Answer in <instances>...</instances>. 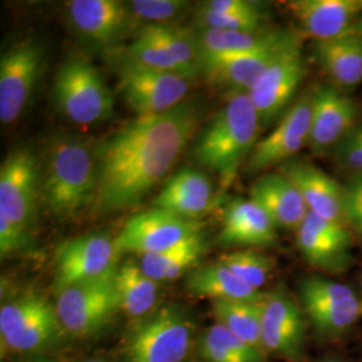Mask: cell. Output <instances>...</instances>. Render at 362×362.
I'll list each match as a JSON object with an SVG mask.
<instances>
[{
    "mask_svg": "<svg viewBox=\"0 0 362 362\" xmlns=\"http://www.w3.org/2000/svg\"><path fill=\"white\" fill-rule=\"evenodd\" d=\"M40 196L58 218H73L95 203L97 164L90 145L73 137H61L52 144L40 180Z\"/></svg>",
    "mask_w": 362,
    "mask_h": 362,
    "instance_id": "obj_3",
    "label": "cell"
},
{
    "mask_svg": "<svg viewBox=\"0 0 362 362\" xmlns=\"http://www.w3.org/2000/svg\"><path fill=\"white\" fill-rule=\"evenodd\" d=\"M311 97L309 145L315 155H325L336 149L338 144L357 127L358 109L349 95L332 85L318 86Z\"/></svg>",
    "mask_w": 362,
    "mask_h": 362,
    "instance_id": "obj_18",
    "label": "cell"
},
{
    "mask_svg": "<svg viewBox=\"0 0 362 362\" xmlns=\"http://www.w3.org/2000/svg\"><path fill=\"white\" fill-rule=\"evenodd\" d=\"M116 272L57 290L55 310L66 333L81 338L93 336L121 310Z\"/></svg>",
    "mask_w": 362,
    "mask_h": 362,
    "instance_id": "obj_6",
    "label": "cell"
},
{
    "mask_svg": "<svg viewBox=\"0 0 362 362\" xmlns=\"http://www.w3.org/2000/svg\"><path fill=\"white\" fill-rule=\"evenodd\" d=\"M34 362H49V361H43V360H39V361H34Z\"/></svg>",
    "mask_w": 362,
    "mask_h": 362,
    "instance_id": "obj_46",
    "label": "cell"
},
{
    "mask_svg": "<svg viewBox=\"0 0 362 362\" xmlns=\"http://www.w3.org/2000/svg\"><path fill=\"white\" fill-rule=\"evenodd\" d=\"M40 179L35 156L15 149L0 167V215L30 231L35 220Z\"/></svg>",
    "mask_w": 362,
    "mask_h": 362,
    "instance_id": "obj_12",
    "label": "cell"
},
{
    "mask_svg": "<svg viewBox=\"0 0 362 362\" xmlns=\"http://www.w3.org/2000/svg\"><path fill=\"white\" fill-rule=\"evenodd\" d=\"M317 61L336 85L351 89L362 82V39L356 27L314 46Z\"/></svg>",
    "mask_w": 362,
    "mask_h": 362,
    "instance_id": "obj_25",
    "label": "cell"
},
{
    "mask_svg": "<svg viewBox=\"0 0 362 362\" xmlns=\"http://www.w3.org/2000/svg\"><path fill=\"white\" fill-rule=\"evenodd\" d=\"M200 6L211 11L221 13H252L264 11L262 3L251 0H211Z\"/></svg>",
    "mask_w": 362,
    "mask_h": 362,
    "instance_id": "obj_42",
    "label": "cell"
},
{
    "mask_svg": "<svg viewBox=\"0 0 362 362\" xmlns=\"http://www.w3.org/2000/svg\"><path fill=\"white\" fill-rule=\"evenodd\" d=\"M299 294L315 333L325 339L345 336L362 315V302L354 290L324 276L303 279Z\"/></svg>",
    "mask_w": 362,
    "mask_h": 362,
    "instance_id": "obj_8",
    "label": "cell"
},
{
    "mask_svg": "<svg viewBox=\"0 0 362 362\" xmlns=\"http://www.w3.org/2000/svg\"><path fill=\"white\" fill-rule=\"evenodd\" d=\"M260 311L264 351L288 361H298L302 356L306 336L303 309L285 288L279 287L264 294Z\"/></svg>",
    "mask_w": 362,
    "mask_h": 362,
    "instance_id": "obj_13",
    "label": "cell"
},
{
    "mask_svg": "<svg viewBox=\"0 0 362 362\" xmlns=\"http://www.w3.org/2000/svg\"><path fill=\"white\" fill-rule=\"evenodd\" d=\"M115 239L89 233L67 240L55 252V288L104 276L118 267Z\"/></svg>",
    "mask_w": 362,
    "mask_h": 362,
    "instance_id": "obj_14",
    "label": "cell"
},
{
    "mask_svg": "<svg viewBox=\"0 0 362 362\" xmlns=\"http://www.w3.org/2000/svg\"><path fill=\"white\" fill-rule=\"evenodd\" d=\"M297 34L284 31L258 50L223 58L200 59V71L212 86L235 93H247L272 62L298 42Z\"/></svg>",
    "mask_w": 362,
    "mask_h": 362,
    "instance_id": "obj_11",
    "label": "cell"
},
{
    "mask_svg": "<svg viewBox=\"0 0 362 362\" xmlns=\"http://www.w3.org/2000/svg\"><path fill=\"white\" fill-rule=\"evenodd\" d=\"M50 308H52V305L39 296H26L3 305L0 309L1 339L11 336Z\"/></svg>",
    "mask_w": 362,
    "mask_h": 362,
    "instance_id": "obj_36",
    "label": "cell"
},
{
    "mask_svg": "<svg viewBox=\"0 0 362 362\" xmlns=\"http://www.w3.org/2000/svg\"><path fill=\"white\" fill-rule=\"evenodd\" d=\"M276 226L251 199L233 197L223 209L221 246L269 247L276 243Z\"/></svg>",
    "mask_w": 362,
    "mask_h": 362,
    "instance_id": "obj_22",
    "label": "cell"
},
{
    "mask_svg": "<svg viewBox=\"0 0 362 362\" xmlns=\"http://www.w3.org/2000/svg\"><path fill=\"white\" fill-rule=\"evenodd\" d=\"M203 223L185 219L168 211L152 208L132 216L118 233L115 243L119 254L149 255L170 250L202 235Z\"/></svg>",
    "mask_w": 362,
    "mask_h": 362,
    "instance_id": "obj_9",
    "label": "cell"
},
{
    "mask_svg": "<svg viewBox=\"0 0 362 362\" xmlns=\"http://www.w3.org/2000/svg\"><path fill=\"white\" fill-rule=\"evenodd\" d=\"M189 81L139 65L127 55L118 65V90L136 118L164 115L182 104Z\"/></svg>",
    "mask_w": 362,
    "mask_h": 362,
    "instance_id": "obj_7",
    "label": "cell"
},
{
    "mask_svg": "<svg viewBox=\"0 0 362 362\" xmlns=\"http://www.w3.org/2000/svg\"><path fill=\"white\" fill-rule=\"evenodd\" d=\"M287 6L305 34L317 42L346 34L362 15V0H294Z\"/></svg>",
    "mask_w": 362,
    "mask_h": 362,
    "instance_id": "obj_20",
    "label": "cell"
},
{
    "mask_svg": "<svg viewBox=\"0 0 362 362\" xmlns=\"http://www.w3.org/2000/svg\"><path fill=\"white\" fill-rule=\"evenodd\" d=\"M182 0H133L128 4L132 18L148 22L149 25H168L187 7Z\"/></svg>",
    "mask_w": 362,
    "mask_h": 362,
    "instance_id": "obj_38",
    "label": "cell"
},
{
    "mask_svg": "<svg viewBox=\"0 0 362 362\" xmlns=\"http://www.w3.org/2000/svg\"><path fill=\"white\" fill-rule=\"evenodd\" d=\"M116 287L119 308L133 318H144L155 311L160 284L148 276L140 264L125 262L116 272Z\"/></svg>",
    "mask_w": 362,
    "mask_h": 362,
    "instance_id": "obj_27",
    "label": "cell"
},
{
    "mask_svg": "<svg viewBox=\"0 0 362 362\" xmlns=\"http://www.w3.org/2000/svg\"><path fill=\"white\" fill-rule=\"evenodd\" d=\"M66 7L78 33L98 46L117 43L132 21L128 4L118 0H71Z\"/></svg>",
    "mask_w": 362,
    "mask_h": 362,
    "instance_id": "obj_19",
    "label": "cell"
},
{
    "mask_svg": "<svg viewBox=\"0 0 362 362\" xmlns=\"http://www.w3.org/2000/svg\"><path fill=\"white\" fill-rule=\"evenodd\" d=\"M334 152L342 167L353 170V173H362V124L338 144Z\"/></svg>",
    "mask_w": 362,
    "mask_h": 362,
    "instance_id": "obj_40",
    "label": "cell"
},
{
    "mask_svg": "<svg viewBox=\"0 0 362 362\" xmlns=\"http://www.w3.org/2000/svg\"><path fill=\"white\" fill-rule=\"evenodd\" d=\"M297 246L308 263L321 272L341 274L353 264V235L341 221L309 212L297 231Z\"/></svg>",
    "mask_w": 362,
    "mask_h": 362,
    "instance_id": "obj_17",
    "label": "cell"
},
{
    "mask_svg": "<svg viewBox=\"0 0 362 362\" xmlns=\"http://www.w3.org/2000/svg\"><path fill=\"white\" fill-rule=\"evenodd\" d=\"M54 97L61 113L81 127L112 116L115 100L98 69L88 59H67L57 73Z\"/></svg>",
    "mask_w": 362,
    "mask_h": 362,
    "instance_id": "obj_5",
    "label": "cell"
},
{
    "mask_svg": "<svg viewBox=\"0 0 362 362\" xmlns=\"http://www.w3.org/2000/svg\"><path fill=\"white\" fill-rule=\"evenodd\" d=\"M317 362H346L345 360H341V358H333V357H329V358H325V360H320Z\"/></svg>",
    "mask_w": 362,
    "mask_h": 362,
    "instance_id": "obj_43",
    "label": "cell"
},
{
    "mask_svg": "<svg viewBox=\"0 0 362 362\" xmlns=\"http://www.w3.org/2000/svg\"><path fill=\"white\" fill-rule=\"evenodd\" d=\"M199 351L207 362H266L264 351L248 345L219 324L203 333Z\"/></svg>",
    "mask_w": 362,
    "mask_h": 362,
    "instance_id": "obj_31",
    "label": "cell"
},
{
    "mask_svg": "<svg viewBox=\"0 0 362 362\" xmlns=\"http://www.w3.org/2000/svg\"><path fill=\"white\" fill-rule=\"evenodd\" d=\"M187 287L196 297L214 300L260 303L266 294L245 284L220 262L194 269L187 279Z\"/></svg>",
    "mask_w": 362,
    "mask_h": 362,
    "instance_id": "obj_26",
    "label": "cell"
},
{
    "mask_svg": "<svg viewBox=\"0 0 362 362\" xmlns=\"http://www.w3.org/2000/svg\"><path fill=\"white\" fill-rule=\"evenodd\" d=\"M219 262L255 290L267 284L275 263L274 259L254 250H242L226 254L220 257Z\"/></svg>",
    "mask_w": 362,
    "mask_h": 362,
    "instance_id": "obj_34",
    "label": "cell"
},
{
    "mask_svg": "<svg viewBox=\"0 0 362 362\" xmlns=\"http://www.w3.org/2000/svg\"><path fill=\"white\" fill-rule=\"evenodd\" d=\"M264 11L252 13H221L199 7L197 21L202 30H223V31H242L259 33L263 31Z\"/></svg>",
    "mask_w": 362,
    "mask_h": 362,
    "instance_id": "obj_37",
    "label": "cell"
},
{
    "mask_svg": "<svg viewBox=\"0 0 362 362\" xmlns=\"http://www.w3.org/2000/svg\"><path fill=\"white\" fill-rule=\"evenodd\" d=\"M260 129L258 112L250 95L235 93L202 130L194 157L219 176L223 191L233 184L243 161L254 151Z\"/></svg>",
    "mask_w": 362,
    "mask_h": 362,
    "instance_id": "obj_2",
    "label": "cell"
},
{
    "mask_svg": "<svg viewBox=\"0 0 362 362\" xmlns=\"http://www.w3.org/2000/svg\"><path fill=\"white\" fill-rule=\"evenodd\" d=\"M215 200V191L207 176L197 169L184 168L169 179L156 196L153 206L185 219L199 220L211 211Z\"/></svg>",
    "mask_w": 362,
    "mask_h": 362,
    "instance_id": "obj_24",
    "label": "cell"
},
{
    "mask_svg": "<svg viewBox=\"0 0 362 362\" xmlns=\"http://www.w3.org/2000/svg\"><path fill=\"white\" fill-rule=\"evenodd\" d=\"M356 31L358 33V35H360L362 39V18L357 22V25H356Z\"/></svg>",
    "mask_w": 362,
    "mask_h": 362,
    "instance_id": "obj_44",
    "label": "cell"
},
{
    "mask_svg": "<svg viewBox=\"0 0 362 362\" xmlns=\"http://www.w3.org/2000/svg\"><path fill=\"white\" fill-rule=\"evenodd\" d=\"M279 31H223V30H202L196 34L199 49V64L204 58L233 57L258 50L278 37Z\"/></svg>",
    "mask_w": 362,
    "mask_h": 362,
    "instance_id": "obj_29",
    "label": "cell"
},
{
    "mask_svg": "<svg viewBox=\"0 0 362 362\" xmlns=\"http://www.w3.org/2000/svg\"><path fill=\"white\" fill-rule=\"evenodd\" d=\"M204 252L206 243L203 236L197 235L167 251L143 255L140 259V267L158 284L175 281L196 267Z\"/></svg>",
    "mask_w": 362,
    "mask_h": 362,
    "instance_id": "obj_28",
    "label": "cell"
},
{
    "mask_svg": "<svg viewBox=\"0 0 362 362\" xmlns=\"http://www.w3.org/2000/svg\"><path fill=\"white\" fill-rule=\"evenodd\" d=\"M78 362H107V361H104V360H97V358H89V360H83V361H78Z\"/></svg>",
    "mask_w": 362,
    "mask_h": 362,
    "instance_id": "obj_45",
    "label": "cell"
},
{
    "mask_svg": "<svg viewBox=\"0 0 362 362\" xmlns=\"http://www.w3.org/2000/svg\"><path fill=\"white\" fill-rule=\"evenodd\" d=\"M250 196L281 228L298 231L309 215L297 185L282 172L263 175L252 184Z\"/></svg>",
    "mask_w": 362,
    "mask_h": 362,
    "instance_id": "obj_23",
    "label": "cell"
},
{
    "mask_svg": "<svg viewBox=\"0 0 362 362\" xmlns=\"http://www.w3.org/2000/svg\"><path fill=\"white\" fill-rule=\"evenodd\" d=\"M313 97L306 95L290 106L270 134L255 145L248 157V172H260L278 164H285L309 143Z\"/></svg>",
    "mask_w": 362,
    "mask_h": 362,
    "instance_id": "obj_16",
    "label": "cell"
},
{
    "mask_svg": "<svg viewBox=\"0 0 362 362\" xmlns=\"http://www.w3.org/2000/svg\"><path fill=\"white\" fill-rule=\"evenodd\" d=\"M344 223L362 243V173H353L344 185Z\"/></svg>",
    "mask_w": 362,
    "mask_h": 362,
    "instance_id": "obj_39",
    "label": "cell"
},
{
    "mask_svg": "<svg viewBox=\"0 0 362 362\" xmlns=\"http://www.w3.org/2000/svg\"><path fill=\"white\" fill-rule=\"evenodd\" d=\"M281 172L297 185L309 212L344 223V185L306 160H290Z\"/></svg>",
    "mask_w": 362,
    "mask_h": 362,
    "instance_id": "obj_21",
    "label": "cell"
},
{
    "mask_svg": "<svg viewBox=\"0 0 362 362\" xmlns=\"http://www.w3.org/2000/svg\"><path fill=\"white\" fill-rule=\"evenodd\" d=\"M43 66V52L34 40H23L0 59V121H16L35 89Z\"/></svg>",
    "mask_w": 362,
    "mask_h": 362,
    "instance_id": "obj_15",
    "label": "cell"
},
{
    "mask_svg": "<svg viewBox=\"0 0 362 362\" xmlns=\"http://www.w3.org/2000/svg\"><path fill=\"white\" fill-rule=\"evenodd\" d=\"M143 30L170 52L185 77L191 79L200 71L196 34L170 25H146Z\"/></svg>",
    "mask_w": 362,
    "mask_h": 362,
    "instance_id": "obj_32",
    "label": "cell"
},
{
    "mask_svg": "<svg viewBox=\"0 0 362 362\" xmlns=\"http://www.w3.org/2000/svg\"><path fill=\"white\" fill-rule=\"evenodd\" d=\"M202 118L196 103L136 118L94 148L95 208L112 214L137 206L163 180L194 137Z\"/></svg>",
    "mask_w": 362,
    "mask_h": 362,
    "instance_id": "obj_1",
    "label": "cell"
},
{
    "mask_svg": "<svg viewBox=\"0 0 362 362\" xmlns=\"http://www.w3.org/2000/svg\"><path fill=\"white\" fill-rule=\"evenodd\" d=\"M194 325L177 306H163L134 325L125 338L124 362H182L192 348Z\"/></svg>",
    "mask_w": 362,
    "mask_h": 362,
    "instance_id": "obj_4",
    "label": "cell"
},
{
    "mask_svg": "<svg viewBox=\"0 0 362 362\" xmlns=\"http://www.w3.org/2000/svg\"><path fill=\"white\" fill-rule=\"evenodd\" d=\"M62 332L65 330L58 320L55 308L52 306L11 336L3 338L1 344L4 349L30 351L47 346L52 341L58 339Z\"/></svg>",
    "mask_w": 362,
    "mask_h": 362,
    "instance_id": "obj_33",
    "label": "cell"
},
{
    "mask_svg": "<svg viewBox=\"0 0 362 362\" xmlns=\"http://www.w3.org/2000/svg\"><path fill=\"white\" fill-rule=\"evenodd\" d=\"M127 57L139 65L185 77L182 69L170 52L145 30L140 31L137 38L127 49Z\"/></svg>",
    "mask_w": 362,
    "mask_h": 362,
    "instance_id": "obj_35",
    "label": "cell"
},
{
    "mask_svg": "<svg viewBox=\"0 0 362 362\" xmlns=\"http://www.w3.org/2000/svg\"><path fill=\"white\" fill-rule=\"evenodd\" d=\"M262 303V302H260ZM260 303L239 300H214L212 309L218 324L248 345L263 349Z\"/></svg>",
    "mask_w": 362,
    "mask_h": 362,
    "instance_id": "obj_30",
    "label": "cell"
},
{
    "mask_svg": "<svg viewBox=\"0 0 362 362\" xmlns=\"http://www.w3.org/2000/svg\"><path fill=\"white\" fill-rule=\"evenodd\" d=\"M30 231H26L6 216L0 215V254L1 257L15 255L26 251L31 246L28 236Z\"/></svg>",
    "mask_w": 362,
    "mask_h": 362,
    "instance_id": "obj_41",
    "label": "cell"
},
{
    "mask_svg": "<svg viewBox=\"0 0 362 362\" xmlns=\"http://www.w3.org/2000/svg\"><path fill=\"white\" fill-rule=\"evenodd\" d=\"M300 39L282 52L255 85L247 91L258 112L260 127L267 128L275 119L285 115L299 83L305 77Z\"/></svg>",
    "mask_w": 362,
    "mask_h": 362,
    "instance_id": "obj_10",
    "label": "cell"
}]
</instances>
